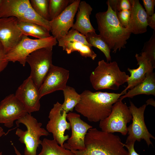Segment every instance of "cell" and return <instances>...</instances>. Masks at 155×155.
Here are the masks:
<instances>
[{
    "mask_svg": "<svg viewBox=\"0 0 155 155\" xmlns=\"http://www.w3.org/2000/svg\"><path fill=\"white\" fill-rule=\"evenodd\" d=\"M125 94L86 90L80 94V99L75 110L90 122H100L109 115L113 105Z\"/></svg>",
    "mask_w": 155,
    "mask_h": 155,
    "instance_id": "1",
    "label": "cell"
},
{
    "mask_svg": "<svg viewBox=\"0 0 155 155\" xmlns=\"http://www.w3.org/2000/svg\"><path fill=\"white\" fill-rule=\"evenodd\" d=\"M132 119L131 113L125 103L118 100L113 105L109 115L99 122L101 131L108 133H120L123 135L127 134V124Z\"/></svg>",
    "mask_w": 155,
    "mask_h": 155,
    "instance_id": "8",
    "label": "cell"
},
{
    "mask_svg": "<svg viewBox=\"0 0 155 155\" xmlns=\"http://www.w3.org/2000/svg\"><path fill=\"white\" fill-rule=\"evenodd\" d=\"M76 15V21L71 28L86 36L88 33L95 32L90 20L92 8L85 1H80Z\"/></svg>",
    "mask_w": 155,
    "mask_h": 155,
    "instance_id": "20",
    "label": "cell"
},
{
    "mask_svg": "<svg viewBox=\"0 0 155 155\" xmlns=\"http://www.w3.org/2000/svg\"><path fill=\"white\" fill-rule=\"evenodd\" d=\"M129 76L122 71L115 61L110 63L102 60L91 73L90 80L96 90L108 89L117 90L128 81Z\"/></svg>",
    "mask_w": 155,
    "mask_h": 155,
    "instance_id": "4",
    "label": "cell"
},
{
    "mask_svg": "<svg viewBox=\"0 0 155 155\" xmlns=\"http://www.w3.org/2000/svg\"><path fill=\"white\" fill-rule=\"evenodd\" d=\"M12 145L15 151V152L16 155H22L19 151L17 149L16 147L13 145V143H12Z\"/></svg>",
    "mask_w": 155,
    "mask_h": 155,
    "instance_id": "39",
    "label": "cell"
},
{
    "mask_svg": "<svg viewBox=\"0 0 155 155\" xmlns=\"http://www.w3.org/2000/svg\"><path fill=\"white\" fill-rule=\"evenodd\" d=\"M134 144L130 143L125 144V147L127 149L129 155H140L135 150Z\"/></svg>",
    "mask_w": 155,
    "mask_h": 155,
    "instance_id": "36",
    "label": "cell"
},
{
    "mask_svg": "<svg viewBox=\"0 0 155 155\" xmlns=\"http://www.w3.org/2000/svg\"><path fill=\"white\" fill-rule=\"evenodd\" d=\"M143 5L148 16H151L154 13L155 0H143Z\"/></svg>",
    "mask_w": 155,
    "mask_h": 155,
    "instance_id": "33",
    "label": "cell"
},
{
    "mask_svg": "<svg viewBox=\"0 0 155 155\" xmlns=\"http://www.w3.org/2000/svg\"><path fill=\"white\" fill-rule=\"evenodd\" d=\"M146 106L148 105H150L155 107V101L153 98H150L146 101Z\"/></svg>",
    "mask_w": 155,
    "mask_h": 155,
    "instance_id": "38",
    "label": "cell"
},
{
    "mask_svg": "<svg viewBox=\"0 0 155 155\" xmlns=\"http://www.w3.org/2000/svg\"><path fill=\"white\" fill-rule=\"evenodd\" d=\"M107 2L114 11L117 13L120 11V0H108Z\"/></svg>",
    "mask_w": 155,
    "mask_h": 155,
    "instance_id": "34",
    "label": "cell"
},
{
    "mask_svg": "<svg viewBox=\"0 0 155 155\" xmlns=\"http://www.w3.org/2000/svg\"><path fill=\"white\" fill-rule=\"evenodd\" d=\"M18 26L23 35L42 39L51 36L50 31L36 24L26 21H18Z\"/></svg>",
    "mask_w": 155,
    "mask_h": 155,
    "instance_id": "22",
    "label": "cell"
},
{
    "mask_svg": "<svg viewBox=\"0 0 155 155\" xmlns=\"http://www.w3.org/2000/svg\"><path fill=\"white\" fill-rule=\"evenodd\" d=\"M20 123L24 124L26 130L24 131L17 128L16 134L19 137V140L25 145V155H37V150L42 141L40 138L42 136H48L49 132L41 127L42 124L38 122L31 114L27 113L23 117L16 121L17 127Z\"/></svg>",
    "mask_w": 155,
    "mask_h": 155,
    "instance_id": "5",
    "label": "cell"
},
{
    "mask_svg": "<svg viewBox=\"0 0 155 155\" xmlns=\"http://www.w3.org/2000/svg\"><path fill=\"white\" fill-rule=\"evenodd\" d=\"M8 62L3 47L0 42V73L6 67Z\"/></svg>",
    "mask_w": 155,
    "mask_h": 155,
    "instance_id": "32",
    "label": "cell"
},
{
    "mask_svg": "<svg viewBox=\"0 0 155 155\" xmlns=\"http://www.w3.org/2000/svg\"><path fill=\"white\" fill-rule=\"evenodd\" d=\"M41 145L42 148L37 155H75L70 150L59 145L55 140L44 138Z\"/></svg>",
    "mask_w": 155,
    "mask_h": 155,
    "instance_id": "24",
    "label": "cell"
},
{
    "mask_svg": "<svg viewBox=\"0 0 155 155\" xmlns=\"http://www.w3.org/2000/svg\"><path fill=\"white\" fill-rule=\"evenodd\" d=\"M116 13L118 19L122 26L127 28L129 25L130 17V10H122Z\"/></svg>",
    "mask_w": 155,
    "mask_h": 155,
    "instance_id": "31",
    "label": "cell"
},
{
    "mask_svg": "<svg viewBox=\"0 0 155 155\" xmlns=\"http://www.w3.org/2000/svg\"><path fill=\"white\" fill-rule=\"evenodd\" d=\"M2 152H0V155H2Z\"/></svg>",
    "mask_w": 155,
    "mask_h": 155,
    "instance_id": "41",
    "label": "cell"
},
{
    "mask_svg": "<svg viewBox=\"0 0 155 155\" xmlns=\"http://www.w3.org/2000/svg\"><path fill=\"white\" fill-rule=\"evenodd\" d=\"M108 8L105 11L97 13L95 17L99 32V35L108 44L112 52L125 48L127 40L131 33L127 28L123 27L117 18L116 13L107 1Z\"/></svg>",
    "mask_w": 155,
    "mask_h": 155,
    "instance_id": "3",
    "label": "cell"
},
{
    "mask_svg": "<svg viewBox=\"0 0 155 155\" xmlns=\"http://www.w3.org/2000/svg\"><path fill=\"white\" fill-rule=\"evenodd\" d=\"M66 118L70 124L71 135L67 142L64 143L63 147L69 150H84L86 135L92 126L82 120L80 115L76 113L69 112L67 114Z\"/></svg>",
    "mask_w": 155,
    "mask_h": 155,
    "instance_id": "12",
    "label": "cell"
},
{
    "mask_svg": "<svg viewBox=\"0 0 155 155\" xmlns=\"http://www.w3.org/2000/svg\"><path fill=\"white\" fill-rule=\"evenodd\" d=\"M63 91L64 100L62 104V108L67 113L72 112L80 101V94H78L74 88L68 86Z\"/></svg>",
    "mask_w": 155,
    "mask_h": 155,
    "instance_id": "25",
    "label": "cell"
},
{
    "mask_svg": "<svg viewBox=\"0 0 155 155\" xmlns=\"http://www.w3.org/2000/svg\"><path fill=\"white\" fill-rule=\"evenodd\" d=\"M142 52L144 53L155 68V31H153L149 40L144 43Z\"/></svg>",
    "mask_w": 155,
    "mask_h": 155,
    "instance_id": "29",
    "label": "cell"
},
{
    "mask_svg": "<svg viewBox=\"0 0 155 155\" xmlns=\"http://www.w3.org/2000/svg\"><path fill=\"white\" fill-rule=\"evenodd\" d=\"M5 134V133L3 129L0 126V137Z\"/></svg>",
    "mask_w": 155,
    "mask_h": 155,
    "instance_id": "40",
    "label": "cell"
},
{
    "mask_svg": "<svg viewBox=\"0 0 155 155\" xmlns=\"http://www.w3.org/2000/svg\"><path fill=\"white\" fill-rule=\"evenodd\" d=\"M67 114L62 104L57 102L49 112V120L46 126L47 131L52 134L54 139L63 147L65 142L69 137V135L65 134V131L71 128L70 123L66 120Z\"/></svg>",
    "mask_w": 155,
    "mask_h": 155,
    "instance_id": "11",
    "label": "cell"
},
{
    "mask_svg": "<svg viewBox=\"0 0 155 155\" xmlns=\"http://www.w3.org/2000/svg\"><path fill=\"white\" fill-rule=\"evenodd\" d=\"M1 1H2V0H0V4L1 3Z\"/></svg>",
    "mask_w": 155,
    "mask_h": 155,
    "instance_id": "42",
    "label": "cell"
},
{
    "mask_svg": "<svg viewBox=\"0 0 155 155\" xmlns=\"http://www.w3.org/2000/svg\"><path fill=\"white\" fill-rule=\"evenodd\" d=\"M29 114L38 111L40 99L39 89L29 76L18 87L15 94Z\"/></svg>",
    "mask_w": 155,
    "mask_h": 155,
    "instance_id": "16",
    "label": "cell"
},
{
    "mask_svg": "<svg viewBox=\"0 0 155 155\" xmlns=\"http://www.w3.org/2000/svg\"><path fill=\"white\" fill-rule=\"evenodd\" d=\"M28 113L22 103L15 94L6 96L0 102V123L9 128L12 127L13 122Z\"/></svg>",
    "mask_w": 155,
    "mask_h": 155,
    "instance_id": "14",
    "label": "cell"
},
{
    "mask_svg": "<svg viewBox=\"0 0 155 155\" xmlns=\"http://www.w3.org/2000/svg\"><path fill=\"white\" fill-rule=\"evenodd\" d=\"M69 75V70L53 64L39 89L40 98L56 91H63L67 86Z\"/></svg>",
    "mask_w": 155,
    "mask_h": 155,
    "instance_id": "15",
    "label": "cell"
},
{
    "mask_svg": "<svg viewBox=\"0 0 155 155\" xmlns=\"http://www.w3.org/2000/svg\"><path fill=\"white\" fill-rule=\"evenodd\" d=\"M86 36L88 43L92 47L97 48L102 52L104 55L107 62L109 61L111 62V49L101 36L94 32L88 33Z\"/></svg>",
    "mask_w": 155,
    "mask_h": 155,
    "instance_id": "26",
    "label": "cell"
},
{
    "mask_svg": "<svg viewBox=\"0 0 155 155\" xmlns=\"http://www.w3.org/2000/svg\"><path fill=\"white\" fill-rule=\"evenodd\" d=\"M32 7L36 13L43 18L49 21V0H31Z\"/></svg>",
    "mask_w": 155,
    "mask_h": 155,
    "instance_id": "28",
    "label": "cell"
},
{
    "mask_svg": "<svg viewBox=\"0 0 155 155\" xmlns=\"http://www.w3.org/2000/svg\"><path fill=\"white\" fill-rule=\"evenodd\" d=\"M59 46L62 47L63 49L69 54L74 51H77L83 57H89L94 60L97 57V54L93 51L92 47L78 42H71L58 43Z\"/></svg>",
    "mask_w": 155,
    "mask_h": 155,
    "instance_id": "23",
    "label": "cell"
},
{
    "mask_svg": "<svg viewBox=\"0 0 155 155\" xmlns=\"http://www.w3.org/2000/svg\"><path fill=\"white\" fill-rule=\"evenodd\" d=\"M135 57L137 62L138 67L136 69L127 68L130 73L127 87L122 92L126 93L129 89H131L142 82L145 79L146 74L153 71L155 68L151 63L146 57L144 53L142 52L141 55L136 54Z\"/></svg>",
    "mask_w": 155,
    "mask_h": 155,
    "instance_id": "18",
    "label": "cell"
},
{
    "mask_svg": "<svg viewBox=\"0 0 155 155\" xmlns=\"http://www.w3.org/2000/svg\"><path fill=\"white\" fill-rule=\"evenodd\" d=\"M53 48L38 49L29 54L26 62L31 68L30 76L39 89L52 64Z\"/></svg>",
    "mask_w": 155,
    "mask_h": 155,
    "instance_id": "9",
    "label": "cell"
},
{
    "mask_svg": "<svg viewBox=\"0 0 155 155\" xmlns=\"http://www.w3.org/2000/svg\"><path fill=\"white\" fill-rule=\"evenodd\" d=\"M142 94L155 96V73L153 71L147 73L142 82L121 96L119 100L122 101L126 98H132L135 96Z\"/></svg>",
    "mask_w": 155,
    "mask_h": 155,
    "instance_id": "21",
    "label": "cell"
},
{
    "mask_svg": "<svg viewBox=\"0 0 155 155\" xmlns=\"http://www.w3.org/2000/svg\"><path fill=\"white\" fill-rule=\"evenodd\" d=\"M131 5L130 17L127 27L130 32L139 34L147 31L148 15L139 0H129Z\"/></svg>",
    "mask_w": 155,
    "mask_h": 155,
    "instance_id": "19",
    "label": "cell"
},
{
    "mask_svg": "<svg viewBox=\"0 0 155 155\" xmlns=\"http://www.w3.org/2000/svg\"><path fill=\"white\" fill-rule=\"evenodd\" d=\"M57 41L58 43L78 42L92 47L87 42L86 36L72 29L69 30L67 33L63 38L57 40Z\"/></svg>",
    "mask_w": 155,
    "mask_h": 155,
    "instance_id": "30",
    "label": "cell"
},
{
    "mask_svg": "<svg viewBox=\"0 0 155 155\" xmlns=\"http://www.w3.org/2000/svg\"><path fill=\"white\" fill-rule=\"evenodd\" d=\"M147 24L148 26L155 31V13L152 15L148 16L147 18Z\"/></svg>",
    "mask_w": 155,
    "mask_h": 155,
    "instance_id": "37",
    "label": "cell"
},
{
    "mask_svg": "<svg viewBox=\"0 0 155 155\" xmlns=\"http://www.w3.org/2000/svg\"><path fill=\"white\" fill-rule=\"evenodd\" d=\"M18 22L13 17L0 18V42L6 54L18 44L23 35Z\"/></svg>",
    "mask_w": 155,
    "mask_h": 155,
    "instance_id": "17",
    "label": "cell"
},
{
    "mask_svg": "<svg viewBox=\"0 0 155 155\" xmlns=\"http://www.w3.org/2000/svg\"><path fill=\"white\" fill-rule=\"evenodd\" d=\"M130 104L129 108L132 116V123L127 127L128 136L125 144L135 143L136 141L140 142L143 139L148 146L152 145L150 139H155V137L148 131L144 121L146 104L137 108L130 101Z\"/></svg>",
    "mask_w": 155,
    "mask_h": 155,
    "instance_id": "10",
    "label": "cell"
},
{
    "mask_svg": "<svg viewBox=\"0 0 155 155\" xmlns=\"http://www.w3.org/2000/svg\"><path fill=\"white\" fill-rule=\"evenodd\" d=\"M80 0H73L57 17L49 21L51 31L57 40L63 38L73 25Z\"/></svg>",
    "mask_w": 155,
    "mask_h": 155,
    "instance_id": "13",
    "label": "cell"
},
{
    "mask_svg": "<svg viewBox=\"0 0 155 155\" xmlns=\"http://www.w3.org/2000/svg\"><path fill=\"white\" fill-rule=\"evenodd\" d=\"M57 43L52 36L44 39H32L23 35L18 44L6 54V58L9 62L18 61L24 66L26 59L30 53L42 48H53Z\"/></svg>",
    "mask_w": 155,
    "mask_h": 155,
    "instance_id": "7",
    "label": "cell"
},
{
    "mask_svg": "<svg viewBox=\"0 0 155 155\" xmlns=\"http://www.w3.org/2000/svg\"><path fill=\"white\" fill-rule=\"evenodd\" d=\"M84 144V150H70L75 155H129L125 144L118 136L96 128L88 130Z\"/></svg>",
    "mask_w": 155,
    "mask_h": 155,
    "instance_id": "2",
    "label": "cell"
},
{
    "mask_svg": "<svg viewBox=\"0 0 155 155\" xmlns=\"http://www.w3.org/2000/svg\"><path fill=\"white\" fill-rule=\"evenodd\" d=\"M73 0H49V14L51 20L59 15Z\"/></svg>",
    "mask_w": 155,
    "mask_h": 155,
    "instance_id": "27",
    "label": "cell"
},
{
    "mask_svg": "<svg viewBox=\"0 0 155 155\" xmlns=\"http://www.w3.org/2000/svg\"><path fill=\"white\" fill-rule=\"evenodd\" d=\"M131 5L129 0H120V9L122 10H130Z\"/></svg>",
    "mask_w": 155,
    "mask_h": 155,
    "instance_id": "35",
    "label": "cell"
},
{
    "mask_svg": "<svg viewBox=\"0 0 155 155\" xmlns=\"http://www.w3.org/2000/svg\"><path fill=\"white\" fill-rule=\"evenodd\" d=\"M13 17L18 21L34 23L51 31L49 21L38 15L29 0H2L0 4V18Z\"/></svg>",
    "mask_w": 155,
    "mask_h": 155,
    "instance_id": "6",
    "label": "cell"
}]
</instances>
